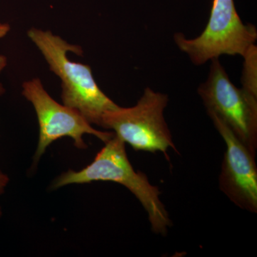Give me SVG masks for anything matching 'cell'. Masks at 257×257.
<instances>
[{
    "label": "cell",
    "instance_id": "obj_1",
    "mask_svg": "<svg viewBox=\"0 0 257 257\" xmlns=\"http://www.w3.org/2000/svg\"><path fill=\"white\" fill-rule=\"evenodd\" d=\"M28 36L50 70L60 79L63 104L78 111L91 124L101 126L103 115L119 105L101 91L89 65L69 60V52L82 55L81 47L69 44L49 30L31 28Z\"/></svg>",
    "mask_w": 257,
    "mask_h": 257
},
{
    "label": "cell",
    "instance_id": "obj_2",
    "mask_svg": "<svg viewBox=\"0 0 257 257\" xmlns=\"http://www.w3.org/2000/svg\"><path fill=\"white\" fill-rule=\"evenodd\" d=\"M113 182L124 186L147 211L152 231L166 236L172 225L168 211L160 199L161 192L143 172H136L128 160L125 143L115 135L105 143L90 165L82 170H69L56 179L52 187L92 182Z\"/></svg>",
    "mask_w": 257,
    "mask_h": 257
},
{
    "label": "cell",
    "instance_id": "obj_3",
    "mask_svg": "<svg viewBox=\"0 0 257 257\" xmlns=\"http://www.w3.org/2000/svg\"><path fill=\"white\" fill-rule=\"evenodd\" d=\"M169 96L146 87L138 103L131 107L118 106L106 111L101 127L112 130L117 138L136 151L178 152L165 118Z\"/></svg>",
    "mask_w": 257,
    "mask_h": 257
},
{
    "label": "cell",
    "instance_id": "obj_4",
    "mask_svg": "<svg viewBox=\"0 0 257 257\" xmlns=\"http://www.w3.org/2000/svg\"><path fill=\"white\" fill-rule=\"evenodd\" d=\"M256 40V27L241 21L234 0H213L209 20L199 36L187 38L181 32L174 35L175 45L196 66L222 55L242 57Z\"/></svg>",
    "mask_w": 257,
    "mask_h": 257
},
{
    "label": "cell",
    "instance_id": "obj_5",
    "mask_svg": "<svg viewBox=\"0 0 257 257\" xmlns=\"http://www.w3.org/2000/svg\"><path fill=\"white\" fill-rule=\"evenodd\" d=\"M210 62L207 78L198 87V94L207 112L217 115L256 155L257 97L234 85L219 58Z\"/></svg>",
    "mask_w": 257,
    "mask_h": 257
},
{
    "label": "cell",
    "instance_id": "obj_6",
    "mask_svg": "<svg viewBox=\"0 0 257 257\" xmlns=\"http://www.w3.org/2000/svg\"><path fill=\"white\" fill-rule=\"evenodd\" d=\"M22 93L35 108L40 126L35 162L40 160L51 144L64 137L72 138L77 148L85 149L87 146L83 140L84 135L95 136L104 143L114 136L113 132L93 128L78 111L57 102L45 90L40 79L24 82Z\"/></svg>",
    "mask_w": 257,
    "mask_h": 257
},
{
    "label": "cell",
    "instance_id": "obj_7",
    "mask_svg": "<svg viewBox=\"0 0 257 257\" xmlns=\"http://www.w3.org/2000/svg\"><path fill=\"white\" fill-rule=\"evenodd\" d=\"M207 114L226 145L219 174V189L240 209L257 213L256 155L217 115L212 112Z\"/></svg>",
    "mask_w": 257,
    "mask_h": 257
},
{
    "label": "cell",
    "instance_id": "obj_8",
    "mask_svg": "<svg viewBox=\"0 0 257 257\" xmlns=\"http://www.w3.org/2000/svg\"><path fill=\"white\" fill-rule=\"evenodd\" d=\"M241 88L250 95L257 97V47L251 45L242 56Z\"/></svg>",
    "mask_w": 257,
    "mask_h": 257
},
{
    "label": "cell",
    "instance_id": "obj_9",
    "mask_svg": "<svg viewBox=\"0 0 257 257\" xmlns=\"http://www.w3.org/2000/svg\"><path fill=\"white\" fill-rule=\"evenodd\" d=\"M9 180L8 176L0 171V195L5 192V187L8 185ZM2 214H3V212H2V208L0 207V217H1Z\"/></svg>",
    "mask_w": 257,
    "mask_h": 257
},
{
    "label": "cell",
    "instance_id": "obj_10",
    "mask_svg": "<svg viewBox=\"0 0 257 257\" xmlns=\"http://www.w3.org/2000/svg\"><path fill=\"white\" fill-rule=\"evenodd\" d=\"M8 65V58L6 56L0 55V74H1L3 71L4 70L5 67ZM5 92V89L3 87V84L0 83V95H3Z\"/></svg>",
    "mask_w": 257,
    "mask_h": 257
},
{
    "label": "cell",
    "instance_id": "obj_11",
    "mask_svg": "<svg viewBox=\"0 0 257 257\" xmlns=\"http://www.w3.org/2000/svg\"><path fill=\"white\" fill-rule=\"evenodd\" d=\"M10 31V26L8 24L0 23V39L6 36Z\"/></svg>",
    "mask_w": 257,
    "mask_h": 257
}]
</instances>
